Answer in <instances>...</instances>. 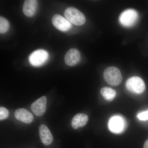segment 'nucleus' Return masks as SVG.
<instances>
[{
	"instance_id": "f257e3e1",
	"label": "nucleus",
	"mask_w": 148,
	"mask_h": 148,
	"mask_svg": "<svg viewBox=\"0 0 148 148\" xmlns=\"http://www.w3.org/2000/svg\"><path fill=\"white\" fill-rule=\"evenodd\" d=\"M64 14L66 19L74 25L81 26L85 23L86 18L84 14L75 8H66Z\"/></svg>"
},
{
	"instance_id": "20e7f679",
	"label": "nucleus",
	"mask_w": 148,
	"mask_h": 148,
	"mask_svg": "<svg viewBox=\"0 0 148 148\" xmlns=\"http://www.w3.org/2000/svg\"><path fill=\"white\" fill-rule=\"evenodd\" d=\"M126 86L129 91L135 94H141L145 89L144 81L138 77H132L128 79L126 81Z\"/></svg>"
},
{
	"instance_id": "dca6fc26",
	"label": "nucleus",
	"mask_w": 148,
	"mask_h": 148,
	"mask_svg": "<svg viewBox=\"0 0 148 148\" xmlns=\"http://www.w3.org/2000/svg\"><path fill=\"white\" fill-rule=\"evenodd\" d=\"M9 112L8 110L4 107L0 108V120L1 121L5 119L8 117Z\"/></svg>"
},
{
	"instance_id": "1a4fd4ad",
	"label": "nucleus",
	"mask_w": 148,
	"mask_h": 148,
	"mask_svg": "<svg viewBox=\"0 0 148 148\" xmlns=\"http://www.w3.org/2000/svg\"><path fill=\"white\" fill-rule=\"evenodd\" d=\"M46 106L47 97L43 96L32 104L31 109L37 116H41L45 112Z\"/></svg>"
},
{
	"instance_id": "f3484780",
	"label": "nucleus",
	"mask_w": 148,
	"mask_h": 148,
	"mask_svg": "<svg viewBox=\"0 0 148 148\" xmlns=\"http://www.w3.org/2000/svg\"><path fill=\"white\" fill-rule=\"evenodd\" d=\"M138 118L140 120H148V110L142 112L138 114Z\"/></svg>"
},
{
	"instance_id": "ddd939ff",
	"label": "nucleus",
	"mask_w": 148,
	"mask_h": 148,
	"mask_svg": "<svg viewBox=\"0 0 148 148\" xmlns=\"http://www.w3.org/2000/svg\"><path fill=\"white\" fill-rule=\"evenodd\" d=\"M88 116L84 114H77L74 116L71 122L72 127L74 129L83 127L88 121Z\"/></svg>"
},
{
	"instance_id": "9d476101",
	"label": "nucleus",
	"mask_w": 148,
	"mask_h": 148,
	"mask_svg": "<svg viewBox=\"0 0 148 148\" xmlns=\"http://www.w3.org/2000/svg\"><path fill=\"white\" fill-rule=\"evenodd\" d=\"M39 135L41 140L44 145H49L53 142L52 134L50 130L45 125L42 124L40 125Z\"/></svg>"
},
{
	"instance_id": "f8f14e48",
	"label": "nucleus",
	"mask_w": 148,
	"mask_h": 148,
	"mask_svg": "<svg viewBox=\"0 0 148 148\" xmlns=\"http://www.w3.org/2000/svg\"><path fill=\"white\" fill-rule=\"evenodd\" d=\"M38 2L35 0H27L24 2L23 12L26 16L31 17L34 15L36 11Z\"/></svg>"
},
{
	"instance_id": "0eeeda50",
	"label": "nucleus",
	"mask_w": 148,
	"mask_h": 148,
	"mask_svg": "<svg viewBox=\"0 0 148 148\" xmlns=\"http://www.w3.org/2000/svg\"><path fill=\"white\" fill-rule=\"evenodd\" d=\"M52 23L56 29L63 32L69 31L72 27L71 24L66 18L58 14L53 16Z\"/></svg>"
},
{
	"instance_id": "6e6552de",
	"label": "nucleus",
	"mask_w": 148,
	"mask_h": 148,
	"mask_svg": "<svg viewBox=\"0 0 148 148\" xmlns=\"http://www.w3.org/2000/svg\"><path fill=\"white\" fill-rule=\"evenodd\" d=\"M81 58V54L79 50L76 49H71L65 55V63L69 66H75L79 63Z\"/></svg>"
},
{
	"instance_id": "a211bd4d",
	"label": "nucleus",
	"mask_w": 148,
	"mask_h": 148,
	"mask_svg": "<svg viewBox=\"0 0 148 148\" xmlns=\"http://www.w3.org/2000/svg\"><path fill=\"white\" fill-rule=\"evenodd\" d=\"M144 148H148V140L145 142L144 145Z\"/></svg>"
},
{
	"instance_id": "423d86ee",
	"label": "nucleus",
	"mask_w": 148,
	"mask_h": 148,
	"mask_svg": "<svg viewBox=\"0 0 148 148\" xmlns=\"http://www.w3.org/2000/svg\"><path fill=\"white\" fill-rule=\"evenodd\" d=\"M108 126L111 132L119 134L124 131L126 127V123L122 117L114 116L109 120Z\"/></svg>"
},
{
	"instance_id": "4468645a",
	"label": "nucleus",
	"mask_w": 148,
	"mask_h": 148,
	"mask_svg": "<svg viewBox=\"0 0 148 148\" xmlns=\"http://www.w3.org/2000/svg\"><path fill=\"white\" fill-rule=\"evenodd\" d=\"M101 95L106 101H112L116 95V92L114 89L109 87H103L101 90Z\"/></svg>"
},
{
	"instance_id": "f03ea898",
	"label": "nucleus",
	"mask_w": 148,
	"mask_h": 148,
	"mask_svg": "<svg viewBox=\"0 0 148 148\" xmlns=\"http://www.w3.org/2000/svg\"><path fill=\"white\" fill-rule=\"evenodd\" d=\"M103 76L106 82L114 86L119 85L122 80L120 71L115 67H110L106 69L104 71Z\"/></svg>"
},
{
	"instance_id": "9b49d317",
	"label": "nucleus",
	"mask_w": 148,
	"mask_h": 148,
	"mask_svg": "<svg viewBox=\"0 0 148 148\" xmlns=\"http://www.w3.org/2000/svg\"><path fill=\"white\" fill-rule=\"evenodd\" d=\"M16 119L26 123H30L34 120L33 114L26 109H17L14 113Z\"/></svg>"
},
{
	"instance_id": "7ed1b4c3",
	"label": "nucleus",
	"mask_w": 148,
	"mask_h": 148,
	"mask_svg": "<svg viewBox=\"0 0 148 148\" xmlns=\"http://www.w3.org/2000/svg\"><path fill=\"white\" fill-rule=\"evenodd\" d=\"M138 14L135 10L128 9L123 12L119 17L120 23L123 27H132L137 22Z\"/></svg>"
},
{
	"instance_id": "2eb2a0df",
	"label": "nucleus",
	"mask_w": 148,
	"mask_h": 148,
	"mask_svg": "<svg viewBox=\"0 0 148 148\" xmlns=\"http://www.w3.org/2000/svg\"><path fill=\"white\" fill-rule=\"evenodd\" d=\"M10 24L6 18L3 16L0 17V33L4 34L8 31L9 29Z\"/></svg>"
},
{
	"instance_id": "39448f33",
	"label": "nucleus",
	"mask_w": 148,
	"mask_h": 148,
	"mask_svg": "<svg viewBox=\"0 0 148 148\" xmlns=\"http://www.w3.org/2000/svg\"><path fill=\"white\" fill-rule=\"evenodd\" d=\"M48 53L44 49H38L32 52L29 56L30 64L34 66H40L45 64L48 58Z\"/></svg>"
}]
</instances>
